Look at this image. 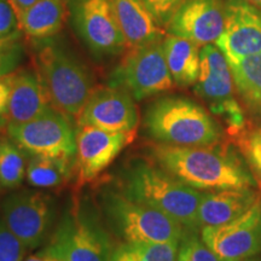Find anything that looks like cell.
<instances>
[{
    "instance_id": "17",
    "label": "cell",
    "mask_w": 261,
    "mask_h": 261,
    "mask_svg": "<svg viewBox=\"0 0 261 261\" xmlns=\"http://www.w3.org/2000/svg\"><path fill=\"white\" fill-rule=\"evenodd\" d=\"M6 79L10 87L8 108L3 116L6 123L27 122L52 107L38 73L14 71L6 75Z\"/></svg>"
},
{
    "instance_id": "19",
    "label": "cell",
    "mask_w": 261,
    "mask_h": 261,
    "mask_svg": "<svg viewBox=\"0 0 261 261\" xmlns=\"http://www.w3.org/2000/svg\"><path fill=\"white\" fill-rule=\"evenodd\" d=\"M113 5L128 48L163 39L162 25L143 0H113Z\"/></svg>"
},
{
    "instance_id": "5",
    "label": "cell",
    "mask_w": 261,
    "mask_h": 261,
    "mask_svg": "<svg viewBox=\"0 0 261 261\" xmlns=\"http://www.w3.org/2000/svg\"><path fill=\"white\" fill-rule=\"evenodd\" d=\"M104 208L114 230L125 242L180 243L188 231L167 214L130 200L125 194H108Z\"/></svg>"
},
{
    "instance_id": "28",
    "label": "cell",
    "mask_w": 261,
    "mask_h": 261,
    "mask_svg": "<svg viewBox=\"0 0 261 261\" xmlns=\"http://www.w3.org/2000/svg\"><path fill=\"white\" fill-rule=\"evenodd\" d=\"M177 261H220L207 247L198 232L187 231L178 248Z\"/></svg>"
},
{
    "instance_id": "27",
    "label": "cell",
    "mask_w": 261,
    "mask_h": 261,
    "mask_svg": "<svg viewBox=\"0 0 261 261\" xmlns=\"http://www.w3.org/2000/svg\"><path fill=\"white\" fill-rule=\"evenodd\" d=\"M23 57L22 31L0 37V77L14 73Z\"/></svg>"
},
{
    "instance_id": "26",
    "label": "cell",
    "mask_w": 261,
    "mask_h": 261,
    "mask_svg": "<svg viewBox=\"0 0 261 261\" xmlns=\"http://www.w3.org/2000/svg\"><path fill=\"white\" fill-rule=\"evenodd\" d=\"M231 143L247 163L261 196V126L247 125Z\"/></svg>"
},
{
    "instance_id": "31",
    "label": "cell",
    "mask_w": 261,
    "mask_h": 261,
    "mask_svg": "<svg viewBox=\"0 0 261 261\" xmlns=\"http://www.w3.org/2000/svg\"><path fill=\"white\" fill-rule=\"evenodd\" d=\"M19 29L17 14L10 0H0V37L11 34Z\"/></svg>"
},
{
    "instance_id": "25",
    "label": "cell",
    "mask_w": 261,
    "mask_h": 261,
    "mask_svg": "<svg viewBox=\"0 0 261 261\" xmlns=\"http://www.w3.org/2000/svg\"><path fill=\"white\" fill-rule=\"evenodd\" d=\"M179 243L125 242L114 248L110 261H177Z\"/></svg>"
},
{
    "instance_id": "11",
    "label": "cell",
    "mask_w": 261,
    "mask_h": 261,
    "mask_svg": "<svg viewBox=\"0 0 261 261\" xmlns=\"http://www.w3.org/2000/svg\"><path fill=\"white\" fill-rule=\"evenodd\" d=\"M201 238L220 261H237L261 253V196L237 219L202 227Z\"/></svg>"
},
{
    "instance_id": "16",
    "label": "cell",
    "mask_w": 261,
    "mask_h": 261,
    "mask_svg": "<svg viewBox=\"0 0 261 261\" xmlns=\"http://www.w3.org/2000/svg\"><path fill=\"white\" fill-rule=\"evenodd\" d=\"M194 86L196 94L210 104L214 114L236 100L230 64L215 44L201 47L200 74Z\"/></svg>"
},
{
    "instance_id": "38",
    "label": "cell",
    "mask_w": 261,
    "mask_h": 261,
    "mask_svg": "<svg viewBox=\"0 0 261 261\" xmlns=\"http://www.w3.org/2000/svg\"><path fill=\"white\" fill-rule=\"evenodd\" d=\"M0 190H2V189H0Z\"/></svg>"
},
{
    "instance_id": "14",
    "label": "cell",
    "mask_w": 261,
    "mask_h": 261,
    "mask_svg": "<svg viewBox=\"0 0 261 261\" xmlns=\"http://www.w3.org/2000/svg\"><path fill=\"white\" fill-rule=\"evenodd\" d=\"M130 140H133V133L109 132L93 126H79L76 129L75 165L80 184L97 178L112 165Z\"/></svg>"
},
{
    "instance_id": "35",
    "label": "cell",
    "mask_w": 261,
    "mask_h": 261,
    "mask_svg": "<svg viewBox=\"0 0 261 261\" xmlns=\"http://www.w3.org/2000/svg\"><path fill=\"white\" fill-rule=\"evenodd\" d=\"M237 261H261V253L256 254V255H254V256L246 257V259H242V260H237Z\"/></svg>"
},
{
    "instance_id": "37",
    "label": "cell",
    "mask_w": 261,
    "mask_h": 261,
    "mask_svg": "<svg viewBox=\"0 0 261 261\" xmlns=\"http://www.w3.org/2000/svg\"><path fill=\"white\" fill-rule=\"evenodd\" d=\"M63 2L67 3V4H69V2H70V0H63Z\"/></svg>"
},
{
    "instance_id": "15",
    "label": "cell",
    "mask_w": 261,
    "mask_h": 261,
    "mask_svg": "<svg viewBox=\"0 0 261 261\" xmlns=\"http://www.w3.org/2000/svg\"><path fill=\"white\" fill-rule=\"evenodd\" d=\"M225 23L224 0H184L168 24L171 34L203 47L215 44Z\"/></svg>"
},
{
    "instance_id": "9",
    "label": "cell",
    "mask_w": 261,
    "mask_h": 261,
    "mask_svg": "<svg viewBox=\"0 0 261 261\" xmlns=\"http://www.w3.org/2000/svg\"><path fill=\"white\" fill-rule=\"evenodd\" d=\"M68 10L77 37L96 56H116L128 48L113 0H70Z\"/></svg>"
},
{
    "instance_id": "6",
    "label": "cell",
    "mask_w": 261,
    "mask_h": 261,
    "mask_svg": "<svg viewBox=\"0 0 261 261\" xmlns=\"http://www.w3.org/2000/svg\"><path fill=\"white\" fill-rule=\"evenodd\" d=\"M112 86L122 87L136 100L167 92L174 86L166 62L163 39L128 52L114 71Z\"/></svg>"
},
{
    "instance_id": "7",
    "label": "cell",
    "mask_w": 261,
    "mask_h": 261,
    "mask_svg": "<svg viewBox=\"0 0 261 261\" xmlns=\"http://www.w3.org/2000/svg\"><path fill=\"white\" fill-rule=\"evenodd\" d=\"M12 142L31 155L74 159L76 155V130L68 116L56 108L21 123H6Z\"/></svg>"
},
{
    "instance_id": "2",
    "label": "cell",
    "mask_w": 261,
    "mask_h": 261,
    "mask_svg": "<svg viewBox=\"0 0 261 261\" xmlns=\"http://www.w3.org/2000/svg\"><path fill=\"white\" fill-rule=\"evenodd\" d=\"M123 194L130 200L161 211L187 230L201 232L198 205L203 191L190 188L161 167L137 163L127 173Z\"/></svg>"
},
{
    "instance_id": "29",
    "label": "cell",
    "mask_w": 261,
    "mask_h": 261,
    "mask_svg": "<svg viewBox=\"0 0 261 261\" xmlns=\"http://www.w3.org/2000/svg\"><path fill=\"white\" fill-rule=\"evenodd\" d=\"M28 248L10 230L0 215V261H23Z\"/></svg>"
},
{
    "instance_id": "36",
    "label": "cell",
    "mask_w": 261,
    "mask_h": 261,
    "mask_svg": "<svg viewBox=\"0 0 261 261\" xmlns=\"http://www.w3.org/2000/svg\"><path fill=\"white\" fill-rule=\"evenodd\" d=\"M247 2L254 6H256V8L261 9V0H247Z\"/></svg>"
},
{
    "instance_id": "4",
    "label": "cell",
    "mask_w": 261,
    "mask_h": 261,
    "mask_svg": "<svg viewBox=\"0 0 261 261\" xmlns=\"http://www.w3.org/2000/svg\"><path fill=\"white\" fill-rule=\"evenodd\" d=\"M37 67L52 107L79 117L94 90L86 65L64 46L48 42L38 51Z\"/></svg>"
},
{
    "instance_id": "21",
    "label": "cell",
    "mask_w": 261,
    "mask_h": 261,
    "mask_svg": "<svg viewBox=\"0 0 261 261\" xmlns=\"http://www.w3.org/2000/svg\"><path fill=\"white\" fill-rule=\"evenodd\" d=\"M67 10L63 0H38L18 18L19 29L32 39L55 37L63 27Z\"/></svg>"
},
{
    "instance_id": "24",
    "label": "cell",
    "mask_w": 261,
    "mask_h": 261,
    "mask_svg": "<svg viewBox=\"0 0 261 261\" xmlns=\"http://www.w3.org/2000/svg\"><path fill=\"white\" fill-rule=\"evenodd\" d=\"M25 151L11 139H0V189L14 190L22 184L27 172Z\"/></svg>"
},
{
    "instance_id": "1",
    "label": "cell",
    "mask_w": 261,
    "mask_h": 261,
    "mask_svg": "<svg viewBox=\"0 0 261 261\" xmlns=\"http://www.w3.org/2000/svg\"><path fill=\"white\" fill-rule=\"evenodd\" d=\"M159 167L198 191L256 187L243 158L230 145L173 146L152 148Z\"/></svg>"
},
{
    "instance_id": "13",
    "label": "cell",
    "mask_w": 261,
    "mask_h": 261,
    "mask_svg": "<svg viewBox=\"0 0 261 261\" xmlns=\"http://www.w3.org/2000/svg\"><path fill=\"white\" fill-rule=\"evenodd\" d=\"M215 45L234 63L261 52V12L247 0H225V23Z\"/></svg>"
},
{
    "instance_id": "22",
    "label": "cell",
    "mask_w": 261,
    "mask_h": 261,
    "mask_svg": "<svg viewBox=\"0 0 261 261\" xmlns=\"http://www.w3.org/2000/svg\"><path fill=\"white\" fill-rule=\"evenodd\" d=\"M234 89L249 114L261 120V52L228 63Z\"/></svg>"
},
{
    "instance_id": "34",
    "label": "cell",
    "mask_w": 261,
    "mask_h": 261,
    "mask_svg": "<svg viewBox=\"0 0 261 261\" xmlns=\"http://www.w3.org/2000/svg\"><path fill=\"white\" fill-rule=\"evenodd\" d=\"M25 261H62V260L57 255H55V254L46 247L44 250H41L40 253L29 256Z\"/></svg>"
},
{
    "instance_id": "30",
    "label": "cell",
    "mask_w": 261,
    "mask_h": 261,
    "mask_svg": "<svg viewBox=\"0 0 261 261\" xmlns=\"http://www.w3.org/2000/svg\"><path fill=\"white\" fill-rule=\"evenodd\" d=\"M184 0H143L162 27H168L179 6Z\"/></svg>"
},
{
    "instance_id": "8",
    "label": "cell",
    "mask_w": 261,
    "mask_h": 261,
    "mask_svg": "<svg viewBox=\"0 0 261 261\" xmlns=\"http://www.w3.org/2000/svg\"><path fill=\"white\" fill-rule=\"evenodd\" d=\"M47 248L62 261H110L114 250L96 218L79 207L62 219Z\"/></svg>"
},
{
    "instance_id": "3",
    "label": "cell",
    "mask_w": 261,
    "mask_h": 261,
    "mask_svg": "<svg viewBox=\"0 0 261 261\" xmlns=\"http://www.w3.org/2000/svg\"><path fill=\"white\" fill-rule=\"evenodd\" d=\"M144 125L149 136L160 144L213 146L223 139V129L211 114L182 97H165L149 106Z\"/></svg>"
},
{
    "instance_id": "20",
    "label": "cell",
    "mask_w": 261,
    "mask_h": 261,
    "mask_svg": "<svg viewBox=\"0 0 261 261\" xmlns=\"http://www.w3.org/2000/svg\"><path fill=\"white\" fill-rule=\"evenodd\" d=\"M200 46L187 38L169 33L163 39L166 62L172 79L178 86H192L200 74Z\"/></svg>"
},
{
    "instance_id": "18",
    "label": "cell",
    "mask_w": 261,
    "mask_h": 261,
    "mask_svg": "<svg viewBox=\"0 0 261 261\" xmlns=\"http://www.w3.org/2000/svg\"><path fill=\"white\" fill-rule=\"evenodd\" d=\"M259 197L260 194H257L254 188L203 191L198 205L201 228L219 226L237 219L246 213Z\"/></svg>"
},
{
    "instance_id": "10",
    "label": "cell",
    "mask_w": 261,
    "mask_h": 261,
    "mask_svg": "<svg viewBox=\"0 0 261 261\" xmlns=\"http://www.w3.org/2000/svg\"><path fill=\"white\" fill-rule=\"evenodd\" d=\"M0 215L25 247L34 249L50 232L55 210L47 195L39 191H21L4 198L0 204Z\"/></svg>"
},
{
    "instance_id": "23",
    "label": "cell",
    "mask_w": 261,
    "mask_h": 261,
    "mask_svg": "<svg viewBox=\"0 0 261 261\" xmlns=\"http://www.w3.org/2000/svg\"><path fill=\"white\" fill-rule=\"evenodd\" d=\"M73 159L32 155L28 161L25 178L33 187L54 189L70 179Z\"/></svg>"
},
{
    "instance_id": "33",
    "label": "cell",
    "mask_w": 261,
    "mask_h": 261,
    "mask_svg": "<svg viewBox=\"0 0 261 261\" xmlns=\"http://www.w3.org/2000/svg\"><path fill=\"white\" fill-rule=\"evenodd\" d=\"M12 6H14L16 14H17V18L21 17L27 10L35 4L38 0H10Z\"/></svg>"
},
{
    "instance_id": "12",
    "label": "cell",
    "mask_w": 261,
    "mask_h": 261,
    "mask_svg": "<svg viewBox=\"0 0 261 261\" xmlns=\"http://www.w3.org/2000/svg\"><path fill=\"white\" fill-rule=\"evenodd\" d=\"M135 100L122 87L108 86L93 90L77 117V123L109 132L135 133L139 123Z\"/></svg>"
},
{
    "instance_id": "32",
    "label": "cell",
    "mask_w": 261,
    "mask_h": 261,
    "mask_svg": "<svg viewBox=\"0 0 261 261\" xmlns=\"http://www.w3.org/2000/svg\"><path fill=\"white\" fill-rule=\"evenodd\" d=\"M10 87L6 76L0 77V119H3L9 102Z\"/></svg>"
}]
</instances>
